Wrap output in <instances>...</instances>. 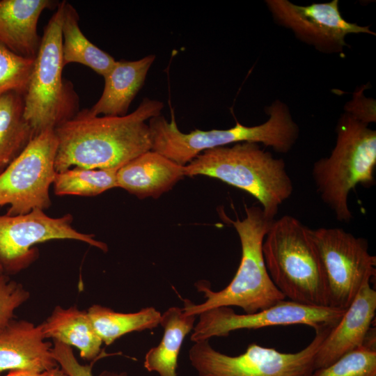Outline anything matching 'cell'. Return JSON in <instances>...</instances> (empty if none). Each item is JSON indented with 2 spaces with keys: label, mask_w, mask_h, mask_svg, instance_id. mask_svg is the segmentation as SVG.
I'll return each instance as SVG.
<instances>
[{
  "label": "cell",
  "mask_w": 376,
  "mask_h": 376,
  "mask_svg": "<svg viewBox=\"0 0 376 376\" xmlns=\"http://www.w3.org/2000/svg\"><path fill=\"white\" fill-rule=\"evenodd\" d=\"M345 310L329 306H312L292 301H281L266 309L250 314H237L227 306L205 311L193 328L191 340H209L214 336H227L239 329H256L271 326L304 324L315 331L336 325Z\"/></svg>",
  "instance_id": "7c38bea8"
},
{
  "label": "cell",
  "mask_w": 376,
  "mask_h": 376,
  "mask_svg": "<svg viewBox=\"0 0 376 376\" xmlns=\"http://www.w3.org/2000/svg\"><path fill=\"white\" fill-rule=\"evenodd\" d=\"M196 318L187 315L182 308L172 306L161 316L159 324L164 334L158 345L146 354L143 366L159 376H177L179 352L185 336L193 329Z\"/></svg>",
  "instance_id": "ffe728a7"
},
{
  "label": "cell",
  "mask_w": 376,
  "mask_h": 376,
  "mask_svg": "<svg viewBox=\"0 0 376 376\" xmlns=\"http://www.w3.org/2000/svg\"><path fill=\"white\" fill-rule=\"evenodd\" d=\"M35 133L24 116V96H0V174L22 153Z\"/></svg>",
  "instance_id": "7402d4cb"
},
{
  "label": "cell",
  "mask_w": 376,
  "mask_h": 376,
  "mask_svg": "<svg viewBox=\"0 0 376 376\" xmlns=\"http://www.w3.org/2000/svg\"><path fill=\"white\" fill-rule=\"evenodd\" d=\"M72 221L70 214L52 217L40 209L19 215H0V265L4 273L16 274L28 267L38 256L34 246L49 240H77L107 251V244L93 234L75 229Z\"/></svg>",
  "instance_id": "8fae6325"
},
{
  "label": "cell",
  "mask_w": 376,
  "mask_h": 376,
  "mask_svg": "<svg viewBox=\"0 0 376 376\" xmlns=\"http://www.w3.org/2000/svg\"><path fill=\"white\" fill-rule=\"evenodd\" d=\"M335 325L318 329L313 340L295 353L280 352L256 343L230 356L214 350L209 340L195 342L189 359L198 376H312L317 352Z\"/></svg>",
  "instance_id": "ba28073f"
},
{
  "label": "cell",
  "mask_w": 376,
  "mask_h": 376,
  "mask_svg": "<svg viewBox=\"0 0 376 376\" xmlns=\"http://www.w3.org/2000/svg\"><path fill=\"white\" fill-rule=\"evenodd\" d=\"M39 325L45 339L76 347L85 360L95 361L106 355L102 350V340L87 311L79 310L76 306L67 308L56 306Z\"/></svg>",
  "instance_id": "d6986e66"
},
{
  "label": "cell",
  "mask_w": 376,
  "mask_h": 376,
  "mask_svg": "<svg viewBox=\"0 0 376 376\" xmlns=\"http://www.w3.org/2000/svg\"><path fill=\"white\" fill-rule=\"evenodd\" d=\"M58 5L51 0H0V43L17 55L35 58L41 42L39 17Z\"/></svg>",
  "instance_id": "e0dca14e"
},
{
  "label": "cell",
  "mask_w": 376,
  "mask_h": 376,
  "mask_svg": "<svg viewBox=\"0 0 376 376\" xmlns=\"http://www.w3.org/2000/svg\"><path fill=\"white\" fill-rule=\"evenodd\" d=\"M40 325L11 320L0 331V374L5 371L43 372L58 367L52 343L45 340Z\"/></svg>",
  "instance_id": "9a60e30c"
},
{
  "label": "cell",
  "mask_w": 376,
  "mask_h": 376,
  "mask_svg": "<svg viewBox=\"0 0 376 376\" xmlns=\"http://www.w3.org/2000/svg\"><path fill=\"white\" fill-rule=\"evenodd\" d=\"M266 268L273 283L290 301L328 306L327 287L311 229L284 215L274 220L263 242Z\"/></svg>",
  "instance_id": "8992f818"
},
{
  "label": "cell",
  "mask_w": 376,
  "mask_h": 376,
  "mask_svg": "<svg viewBox=\"0 0 376 376\" xmlns=\"http://www.w3.org/2000/svg\"><path fill=\"white\" fill-rule=\"evenodd\" d=\"M274 21L290 30L300 41L324 54H344L345 37L352 33L375 36L369 26L347 22L339 10V1L296 5L288 0H266Z\"/></svg>",
  "instance_id": "4fadbf2b"
},
{
  "label": "cell",
  "mask_w": 376,
  "mask_h": 376,
  "mask_svg": "<svg viewBox=\"0 0 376 376\" xmlns=\"http://www.w3.org/2000/svg\"><path fill=\"white\" fill-rule=\"evenodd\" d=\"M365 87L366 86H363L361 89L353 93L352 100L345 105V113L368 125L369 123L376 121L375 100L364 95Z\"/></svg>",
  "instance_id": "f1b7e54d"
},
{
  "label": "cell",
  "mask_w": 376,
  "mask_h": 376,
  "mask_svg": "<svg viewBox=\"0 0 376 376\" xmlns=\"http://www.w3.org/2000/svg\"><path fill=\"white\" fill-rule=\"evenodd\" d=\"M312 376H376V347L363 345Z\"/></svg>",
  "instance_id": "484cf974"
},
{
  "label": "cell",
  "mask_w": 376,
  "mask_h": 376,
  "mask_svg": "<svg viewBox=\"0 0 376 376\" xmlns=\"http://www.w3.org/2000/svg\"><path fill=\"white\" fill-rule=\"evenodd\" d=\"M34 60L17 55L0 43V96L9 93L25 95Z\"/></svg>",
  "instance_id": "d4e9b609"
},
{
  "label": "cell",
  "mask_w": 376,
  "mask_h": 376,
  "mask_svg": "<svg viewBox=\"0 0 376 376\" xmlns=\"http://www.w3.org/2000/svg\"><path fill=\"white\" fill-rule=\"evenodd\" d=\"M155 60L153 54L136 61H116L103 77L102 93L86 111L91 116H122L144 84L148 72Z\"/></svg>",
  "instance_id": "ac0fdd59"
},
{
  "label": "cell",
  "mask_w": 376,
  "mask_h": 376,
  "mask_svg": "<svg viewBox=\"0 0 376 376\" xmlns=\"http://www.w3.org/2000/svg\"><path fill=\"white\" fill-rule=\"evenodd\" d=\"M324 276L328 306L346 310L376 274V257L366 239L340 228L311 229Z\"/></svg>",
  "instance_id": "9c48e42d"
},
{
  "label": "cell",
  "mask_w": 376,
  "mask_h": 376,
  "mask_svg": "<svg viewBox=\"0 0 376 376\" xmlns=\"http://www.w3.org/2000/svg\"><path fill=\"white\" fill-rule=\"evenodd\" d=\"M335 146L328 157L317 160L312 178L322 202L338 221L353 218L348 196L358 185L375 183L376 131L347 113L340 115L336 127Z\"/></svg>",
  "instance_id": "5b68a950"
},
{
  "label": "cell",
  "mask_w": 376,
  "mask_h": 376,
  "mask_svg": "<svg viewBox=\"0 0 376 376\" xmlns=\"http://www.w3.org/2000/svg\"><path fill=\"white\" fill-rule=\"evenodd\" d=\"M118 170L72 167L56 172L52 186L57 196H94L117 187Z\"/></svg>",
  "instance_id": "cb8c5ba5"
},
{
  "label": "cell",
  "mask_w": 376,
  "mask_h": 376,
  "mask_svg": "<svg viewBox=\"0 0 376 376\" xmlns=\"http://www.w3.org/2000/svg\"><path fill=\"white\" fill-rule=\"evenodd\" d=\"M376 291L370 283L359 291L317 352L315 368H325L362 346L375 316Z\"/></svg>",
  "instance_id": "5bb4252c"
},
{
  "label": "cell",
  "mask_w": 376,
  "mask_h": 376,
  "mask_svg": "<svg viewBox=\"0 0 376 376\" xmlns=\"http://www.w3.org/2000/svg\"><path fill=\"white\" fill-rule=\"evenodd\" d=\"M30 297L29 292L8 274H0V331L15 318V311Z\"/></svg>",
  "instance_id": "4316f807"
},
{
  "label": "cell",
  "mask_w": 376,
  "mask_h": 376,
  "mask_svg": "<svg viewBox=\"0 0 376 376\" xmlns=\"http://www.w3.org/2000/svg\"><path fill=\"white\" fill-rule=\"evenodd\" d=\"M184 167L149 150L117 171V187L140 199H156L171 190L185 176Z\"/></svg>",
  "instance_id": "2e32d148"
},
{
  "label": "cell",
  "mask_w": 376,
  "mask_h": 376,
  "mask_svg": "<svg viewBox=\"0 0 376 376\" xmlns=\"http://www.w3.org/2000/svg\"><path fill=\"white\" fill-rule=\"evenodd\" d=\"M79 19L76 9L65 1L61 45L63 66L71 63L82 64L104 77L116 61L85 36L79 28Z\"/></svg>",
  "instance_id": "44dd1931"
},
{
  "label": "cell",
  "mask_w": 376,
  "mask_h": 376,
  "mask_svg": "<svg viewBox=\"0 0 376 376\" xmlns=\"http://www.w3.org/2000/svg\"><path fill=\"white\" fill-rule=\"evenodd\" d=\"M57 146L54 130H45L0 174V207L9 205L6 214L45 211L50 207Z\"/></svg>",
  "instance_id": "30bf717a"
},
{
  "label": "cell",
  "mask_w": 376,
  "mask_h": 376,
  "mask_svg": "<svg viewBox=\"0 0 376 376\" xmlns=\"http://www.w3.org/2000/svg\"><path fill=\"white\" fill-rule=\"evenodd\" d=\"M52 352L61 369L68 376H94L93 364L84 365L75 356L72 347L53 340ZM98 376H128L126 372L102 371Z\"/></svg>",
  "instance_id": "83f0119b"
},
{
  "label": "cell",
  "mask_w": 376,
  "mask_h": 376,
  "mask_svg": "<svg viewBox=\"0 0 376 376\" xmlns=\"http://www.w3.org/2000/svg\"><path fill=\"white\" fill-rule=\"evenodd\" d=\"M65 1L58 3L44 29L24 95V116L35 136L72 118L77 113L78 97L62 71V24Z\"/></svg>",
  "instance_id": "52a82bcc"
},
{
  "label": "cell",
  "mask_w": 376,
  "mask_h": 376,
  "mask_svg": "<svg viewBox=\"0 0 376 376\" xmlns=\"http://www.w3.org/2000/svg\"><path fill=\"white\" fill-rule=\"evenodd\" d=\"M65 376H68L67 375Z\"/></svg>",
  "instance_id": "1f68e13d"
},
{
  "label": "cell",
  "mask_w": 376,
  "mask_h": 376,
  "mask_svg": "<svg viewBox=\"0 0 376 376\" xmlns=\"http://www.w3.org/2000/svg\"><path fill=\"white\" fill-rule=\"evenodd\" d=\"M93 324L106 345L132 331L156 328L162 314L154 307H146L134 313H120L99 304L87 310Z\"/></svg>",
  "instance_id": "603a6c76"
},
{
  "label": "cell",
  "mask_w": 376,
  "mask_h": 376,
  "mask_svg": "<svg viewBox=\"0 0 376 376\" xmlns=\"http://www.w3.org/2000/svg\"><path fill=\"white\" fill-rule=\"evenodd\" d=\"M66 374L61 369L56 367L54 369L43 372H33L28 370L10 371L6 376H65Z\"/></svg>",
  "instance_id": "f546056e"
},
{
  "label": "cell",
  "mask_w": 376,
  "mask_h": 376,
  "mask_svg": "<svg viewBox=\"0 0 376 376\" xmlns=\"http://www.w3.org/2000/svg\"><path fill=\"white\" fill-rule=\"evenodd\" d=\"M265 111L269 118L255 126H246L238 121L226 130H195L181 132L172 111L171 121L159 115L149 120L151 150L162 155L178 164L185 166L202 152L231 143H262L275 152L288 153L296 143L299 128L288 105L275 100Z\"/></svg>",
  "instance_id": "3957f363"
},
{
  "label": "cell",
  "mask_w": 376,
  "mask_h": 376,
  "mask_svg": "<svg viewBox=\"0 0 376 376\" xmlns=\"http://www.w3.org/2000/svg\"><path fill=\"white\" fill-rule=\"evenodd\" d=\"M163 102L144 98L132 113L95 116L86 109L54 129L58 146L56 172L72 167L118 170L151 150L147 120L161 115Z\"/></svg>",
  "instance_id": "6da1fadb"
},
{
  "label": "cell",
  "mask_w": 376,
  "mask_h": 376,
  "mask_svg": "<svg viewBox=\"0 0 376 376\" xmlns=\"http://www.w3.org/2000/svg\"><path fill=\"white\" fill-rule=\"evenodd\" d=\"M3 273H4L3 269V267H1V265H0V274H3Z\"/></svg>",
  "instance_id": "4dcf8cb0"
},
{
  "label": "cell",
  "mask_w": 376,
  "mask_h": 376,
  "mask_svg": "<svg viewBox=\"0 0 376 376\" xmlns=\"http://www.w3.org/2000/svg\"><path fill=\"white\" fill-rule=\"evenodd\" d=\"M184 171L185 176L206 175L245 191L258 201L272 220L293 191L285 161L256 143L205 150L186 164Z\"/></svg>",
  "instance_id": "277c9868"
},
{
  "label": "cell",
  "mask_w": 376,
  "mask_h": 376,
  "mask_svg": "<svg viewBox=\"0 0 376 376\" xmlns=\"http://www.w3.org/2000/svg\"><path fill=\"white\" fill-rule=\"evenodd\" d=\"M246 217L233 220L223 210L221 217L236 230L242 247L239 267L230 283L220 291H213L210 284L202 281L196 284L206 300L195 304L184 301L183 311L187 315H198L217 307L237 306L246 314L271 307L285 299V296L271 279L263 253V242L274 220L268 218L262 207L245 205Z\"/></svg>",
  "instance_id": "7a4b0ae2"
}]
</instances>
